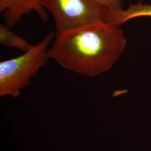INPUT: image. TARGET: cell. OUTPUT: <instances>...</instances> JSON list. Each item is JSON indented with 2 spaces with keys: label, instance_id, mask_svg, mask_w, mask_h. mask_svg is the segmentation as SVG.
Wrapping results in <instances>:
<instances>
[{
  "label": "cell",
  "instance_id": "7a4b0ae2",
  "mask_svg": "<svg viewBox=\"0 0 151 151\" xmlns=\"http://www.w3.org/2000/svg\"><path fill=\"white\" fill-rule=\"evenodd\" d=\"M55 34L50 32L23 54L0 62V96L19 97L49 60L47 52Z\"/></svg>",
  "mask_w": 151,
  "mask_h": 151
},
{
  "label": "cell",
  "instance_id": "277c9868",
  "mask_svg": "<svg viewBox=\"0 0 151 151\" xmlns=\"http://www.w3.org/2000/svg\"><path fill=\"white\" fill-rule=\"evenodd\" d=\"M35 12L42 21L48 22V11L43 0H0V12L6 25L11 28L22 20L24 16Z\"/></svg>",
  "mask_w": 151,
  "mask_h": 151
},
{
  "label": "cell",
  "instance_id": "8992f818",
  "mask_svg": "<svg viewBox=\"0 0 151 151\" xmlns=\"http://www.w3.org/2000/svg\"><path fill=\"white\" fill-rule=\"evenodd\" d=\"M0 44L6 48L17 49L25 52L32 47L27 40L13 32L10 27L0 24Z\"/></svg>",
  "mask_w": 151,
  "mask_h": 151
},
{
  "label": "cell",
  "instance_id": "5b68a950",
  "mask_svg": "<svg viewBox=\"0 0 151 151\" xmlns=\"http://www.w3.org/2000/svg\"><path fill=\"white\" fill-rule=\"evenodd\" d=\"M139 17H151V4H145L142 1L130 4L128 8L118 11L108 12L105 21L120 26L128 21Z\"/></svg>",
  "mask_w": 151,
  "mask_h": 151
},
{
  "label": "cell",
  "instance_id": "6da1fadb",
  "mask_svg": "<svg viewBox=\"0 0 151 151\" xmlns=\"http://www.w3.org/2000/svg\"><path fill=\"white\" fill-rule=\"evenodd\" d=\"M48 59L67 70L93 78L110 70L124 53L127 40L120 26L96 22L55 35Z\"/></svg>",
  "mask_w": 151,
  "mask_h": 151
},
{
  "label": "cell",
  "instance_id": "3957f363",
  "mask_svg": "<svg viewBox=\"0 0 151 151\" xmlns=\"http://www.w3.org/2000/svg\"><path fill=\"white\" fill-rule=\"evenodd\" d=\"M44 7L54 19L55 35L105 21L109 10L96 0H43Z\"/></svg>",
  "mask_w": 151,
  "mask_h": 151
},
{
  "label": "cell",
  "instance_id": "52a82bcc",
  "mask_svg": "<svg viewBox=\"0 0 151 151\" xmlns=\"http://www.w3.org/2000/svg\"><path fill=\"white\" fill-rule=\"evenodd\" d=\"M111 12L118 11L123 9L124 0H96Z\"/></svg>",
  "mask_w": 151,
  "mask_h": 151
}]
</instances>
